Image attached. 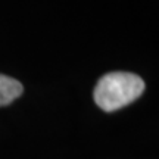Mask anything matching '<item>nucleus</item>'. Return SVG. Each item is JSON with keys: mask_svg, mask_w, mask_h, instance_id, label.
I'll return each instance as SVG.
<instances>
[{"mask_svg": "<svg viewBox=\"0 0 159 159\" xmlns=\"http://www.w3.org/2000/svg\"><path fill=\"white\" fill-rule=\"evenodd\" d=\"M24 87L18 80L0 74V106H6L22 94Z\"/></svg>", "mask_w": 159, "mask_h": 159, "instance_id": "nucleus-2", "label": "nucleus"}, {"mask_svg": "<svg viewBox=\"0 0 159 159\" xmlns=\"http://www.w3.org/2000/svg\"><path fill=\"white\" fill-rule=\"evenodd\" d=\"M144 91V81L133 72H108L97 81L93 97L105 112H114L133 103Z\"/></svg>", "mask_w": 159, "mask_h": 159, "instance_id": "nucleus-1", "label": "nucleus"}]
</instances>
